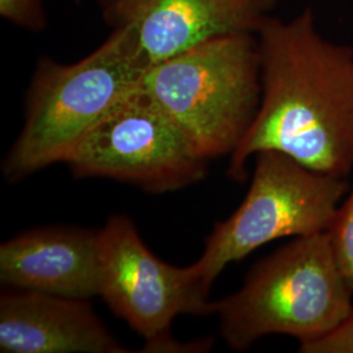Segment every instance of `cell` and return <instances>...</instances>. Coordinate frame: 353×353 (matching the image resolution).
Segmentation results:
<instances>
[{"instance_id": "cell-1", "label": "cell", "mask_w": 353, "mask_h": 353, "mask_svg": "<svg viewBox=\"0 0 353 353\" xmlns=\"http://www.w3.org/2000/svg\"><path fill=\"white\" fill-rule=\"evenodd\" d=\"M261 102L228 176L242 183L246 164L278 151L316 172L353 170V49L325 37L307 8L290 20L270 16L256 32Z\"/></svg>"}, {"instance_id": "cell-2", "label": "cell", "mask_w": 353, "mask_h": 353, "mask_svg": "<svg viewBox=\"0 0 353 353\" xmlns=\"http://www.w3.org/2000/svg\"><path fill=\"white\" fill-rule=\"evenodd\" d=\"M150 67L135 36L122 28L76 63L42 59L28 92L26 123L3 164L6 178L20 181L65 163L89 131L139 87Z\"/></svg>"}, {"instance_id": "cell-3", "label": "cell", "mask_w": 353, "mask_h": 353, "mask_svg": "<svg viewBox=\"0 0 353 353\" xmlns=\"http://www.w3.org/2000/svg\"><path fill=\"white\" fill-rule=\"evenodd\" d=\"M220 331L234 351L280 334L318 341L353 312V290L331 252L326 232L293 239L250 270L236 293L214 303Z\"/></svg>"}, {"instance_id": "cell-4", "label": "cell", "mask_w": 353, "mask_h": 353, "mask_svg": "<svg viewBox=\"0 0 353 353\" xmlns=\"http://www.w3.org/2000/svg\"><path fill=\"white\" fill-rule=\"evenodd\" d=\"M192 152L205 161L232 154L261 102L256 34L212 38L148 68L141 81Z\"/></svg>"}, {"instance_id": "cell-5", "label": "cell", "mask_w": 353, "mask_h": 353, "mask_svg": "<svg viewBox=\"0 0 353 353\" xmlns=\"http://www.w3.org/2000/svg\"><path fill=\"white\" fill-rule=\"evenodd\" d=\"M240 207L216 223L194 268L207 290L225 267L272 241L326 232L347 195V178L316 172L278 151L255 154Z\"/></svg>"}, {"instance_id": "cell-6", "label": "cell", "mask_w": 353, "mask_h": 353, "mask_svg": "<svg viewBox=\"0 0 353 353\" xmlns=\"http://www.w3.org/2000/svg\"><path fill=\"white\" fill-rule=\"evenodd\" d=\"M100 232V297L145 341L148 352H183L170 336L181 314L216 310L194 265L159 259L140 239L134 223L114 214Z\"/></svg>"}, {"instance_id": "cell-7", "label": "cell", "mask_w": 353, "mask_h": 353, "mask_svg": "<svg viewBox=\"0 0 353 353\" xmlns=\"http://www.w3.org/2000/svg\"><path fill=\"white\" fill-rule=\"evenodd\" d=\"M207 163L141 84L89 131L65 161L76 176L112 178L148 192L176 191L202 181Z\"/></svg>"}, {"instance_id": "cell-8", "label": "cell", "mask_w": 353, "mask_h": 353, "mask_svg": "<svg viewBox=\"0 0 353 353\" xmlns=\"http://www.w3.org/2000/svg\"><path fill=\"white\" fill-rule=\"evenodd\" d=\"M279 0H101L113 29L130 30L150 65L212 38L256 34Z\"/></svg>"}, {"instance_id": "cell-9", "label": "cell", "mask_w": 353, "mask_h": 353, "mask_svg": "<svg viewBox=\"0 0 353 353\" xmlns=\"http://www.w3.org/2000/svg\"><path fill=\"white\" fill-rule=\"evenodd\" d=\"M0 280L67 299L100 296V232L42 228L17 234L0 246Z\"/></svg>"}, {"instance_id": "cell-10", "label": "cell", "mask_w": 353, "mask_h": 353, "mask_svg": "<svg viewBox=\"0 0 353 353\" xmlns=\"http://www.w3.org/2000/svg\"><path fill=\"white\" fill-rule=\"evenodd\" d=\"M3 353H126L87 300L39 292H6L0 297Z\"/></svg>"}, {"instance_id": "cell-11", "label": "cell", "mask_w": 353, "mask_h": 353, "mask_svg": "<svg viewBox=\"0 0 353 353\" xmlns=\"http://www.w3.org/2000/svg\"><path fill=\"white\" fill-rule=\"evenodd\" d=\"M326 236L334 258L353 290V186L338 207Z\"/></svg>"}, {"instance_id": "cell-12", "label": "cell", "mask_w": 353, "mask_h": 353, "mask_svg": "<svg viewBox=\"0 0 353 353\" xmlns=\"http://www.w3.org/2000/svg\"><path fill=\"white\" fill-rule=\"evenodd\" d=\"M0 14L8 23L29 32H41L48 24L42 0H0Z\"/></svg>"}, {"instance_id": "cell-13", "label": "cell", "mask_w": 353, "mask_h": 353, "mask_svg": "<svg viewBox=\"0 0 353 353\" xmlns=\"http://www.w3.org/2000/svg\"><path fill=\"white\" fill-rule=\"evenodd\" d=\"M301 353H353V312L323 338L300 347Z\"/></svg>"}]
</instances>
